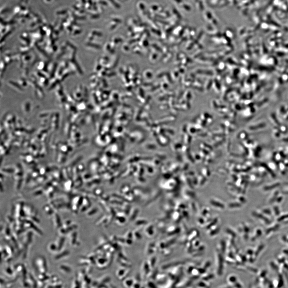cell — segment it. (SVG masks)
<instances>
[{
	"mask_svg": "<svg viewBox=\"0 0 288 288\" xmlns=\"http://www.w3.org/2000/svg\"><path fill=\"white\" fill-rule=\"evenodd\" d=\"M24 204L23 202H19L15 204L13 209V217L15 221L21 220L24 218L25 215L23 211Z\"/></svg>",
	"mask_w": 288,
	"mask_h": 288,
	"instance_id": "cell-1",
	"label": "cell"
},
{
	"mask_svg": "<svg viewBox=\"0 0 288 288\" xmlns=\"http://www.w3.org/2000/svg\"><path fill=\"white\" fill-rule=\"evenodd\" d=\"M22 221L24 227L25 229L26 230L28 229L33 230L36 232V233H38V235H43V232L39 229L38 228L36 225L35 224V223L34 222L26 218L23 219Z\"/></svg>",
	"mask_w": 288,
	"mask_h": 288,
	"instance_id": "cell-2",
	"label": "cell"
},
{
	"mask_svg": "<svg viewBox=\"0 0 288 288\" xmlns=\"http://www.w3.org/2000/svg\"><path fill=\"white\" fill-rule=\"evenodd\" d=\"M81 197L79 196L73 197L70 202L71 210L73 213H76L80 209L81 205Z\"/></svg>",
	"mask_w": 288,
	"mask_h": 288,
	"instance_id": "cell-3",
	"label": "cell"
},
{
	"mask_svg": "<svg viewBox=\"0 0 288 288\" xmlns=\"http://www.w3.org/2000/svg\"><path fill=\"white\" fill-rule=\"evenodd\" d=\"M33 239V233H32L31 231L27 232L25 234L22 238L21 244L23 245V247L26 249V247L29 245L30 244L32 243L33 239Z\"/></svg>",
	"mask_w": 288,
	"mask_h": 288,
	"instance_id": "cell-4",
	"label": "cell"
},
{
	"mask_svg": "<svg viewBox=\"0 0 288 288\" xmlns=\"http://www.w3.org/2000/svg\"><path fill=\"white\" fill-rule=\"evenodd\" d=\"M77 228V225L73 223L67 227L60 228L59 229V233L60 235L64 236L65 235L69 234L71 232L75 231Z\"/></svg>",
	"mask_w": 288,
	"mask_h": 288,
	"instance_id": "cell-5",
	"label": "cell"
},
{
	"mask_svg": "<svg viewBox=\"0 0 288 288\" xmlns=\"http://www.w3.org/2000/svg\"><path fill=\"white\" fill-rule=\"evenodd\" d=\"M52 223L54 227L57 229H59L62 227L63 223L61 222L60 216L57 212H55L51 216Z\"/></svg>",
	"mask_w": 288,
	"mask_h": 288,
	"instance_id": "cell-6",
	"label": "cell"
},
{
	"mask_svg": "<svg viewBox=\"0 0 288 288\" xmlns=\"http://www.w3.org/2000/svg\"><path fill=\"white\" fill-rule=\"evenodd\" d=\"M68 240L69 245L74 246L77 244V233L75 231L71 232L68 234Z\"/></svg>",
	"mask_w": 288,
	"mask_h": 288,
	"instance_id": "cell-7",
	"label": "cell"
},
{
	"mask_svg": "<svg viewBox=\"0 0 288 288\" xmlns=\"http://www.w3.org/2000/svg\"><path fill=\"white\" fill-rule=\"evenodd\" d=\"M66 240V238L64 236L60 235L56 240L54 242L57 248L58 252L63 249Z\"/></svg>",
	"mask_w": 288,
	"mask_h": 288,
	"instance_id": "cell-8",
	"label": "cell"
},
{
	"mask_svg": "<svg viewBox=\"0 0 288 288\" xmlns=\"http://www.w3.org/2000/svg\"><path fill=\"white\" fill-rule=\"evenodd\" d=\"M43 209L45 213L49 216H52L55 212V210L49 204H46L43 207Z\"/></svg>",
	"mask_w": 288,
	"mask_h": 288,
	"instance_id": "cell-9",
	"label": "cell"
},
{
	"mask_svg": "<svg viewBox=\"0 0 288 288\" xmlns=\"http://www.w3.org/2000/svg\"><path fill=\"white\" fill-rule=\"evenodd\" d=\"M48 250L52 253L58 252V250L57 246L55 242L50 243L48 245Z\"/></svg>",
	"mask_w": 288,
	"mask_h": 288,
	"instance_id": "cell-10",
	"label": "cell"
},
{
	"mask_svg": "<svg viewBox=\"0 0 288 288\" xmlns=\"http://www.w3.org/2000/svg\"><path fill=\"white\" fill-rule=\"evenodd\" d=\"M265 126V124H260L258 126H253L252 127V129L253 130H256V129H259L260 128H262L263 127H264Z\"/></svg>",
	"mask_w": 288,
	"mask_h": 288,
	"instance_id": "cell-11",
	"label": "cell"
}]
</instances>
